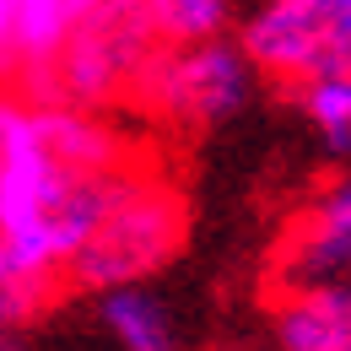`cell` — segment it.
Segmentation results:
<instances>
[{
	"label": "cell",
	"mask_w": 351,
	"mask_h": 351,
	"mask_svg": "<svg viewBox=\"0 0 351 351\" xmlns=\"http://www.w3.org/2000/svg\"><path fill=\"white\" fill-rule=\"evenodd\" d=\"M135 157L141 146L119 114L0 92V270L65 292V260Z\"/></svg>",
	"instance_id": "6da1fadb"
},
{
	"label": "cell",
	"mask_w": 351,
	"mask_h": 351,
	"mask_svg": "<svg viewBox=\"0 0 351 351\" xmlns=\"http://www.w3.org/2000/svg\"><path fill=\"white\" fill-rule=\"evenodd\" d=\"M189 243V200L168 168H157L146 152L119 173L114 195L92 221V232L65 260V292H114L157 281Z\"/></svg>",
	"instance_id": "7a4b0ae2"
},
{
	"label": "cell",
	"mask_w": 351,
	"mask_h": 351,
	"mask_svg": "<svg viewBox=\"0 0 351 351\" xmlns=\"http://www.w3.org/2000/svg\"><path fill=\"white\" fill-rule=\"evenodd\" d=\"M157 54H162V38H157L152 16L141 11V0H108L76 27V38L60 49V60L44 71V82L33 87L27 103L125 114V108H135L141 82Z\"/></svg>",
	"instance_id": "3957f363"
},
{
	"label": "cell",
	"mask_w": 351,
	"mask_h": 351,
	"mask_svg": "<svg viewBox=\"0 0 351 351\" xmlns=\"http://www.w3.org/2000/svg\"><path fill=\"white\" fill-rule=\"evenodd\" d=\"M254 92H260V71L227 33L206 44H162V54L141 82L135 108L168 130H211L238 119L254 103Z\"/></svg>",
	"instance_id": "277c9868"
},
{
	"label": "cell",
	"mask_w": 351,
	"mask_h": 351,
	"mask_svg": "<svg viewBox=\"0 0 351 351\" xmlns=\"http://www.w3.org/2000/svg\"><path fill=\"white\" fill-rule=\"evenodd\" d=\"M238 49L281 87L351 71V0H260L238 27Z\"/></svg>",
	"instance_id": "5b68a950"
},
{
	"label": "cell",
	"mask_w": 351,
	"mask_h": 351,
	"mask_svg": "<svg viewBox=\"0 0 351 351\" xmlns=\"http://www.w3.org/2000/svg\"><path fill=\"white\" fill-rule=\"evenodd\" d=\"M270 287H351V178L313 189L281 227Z\"/></svg>",
	"instance_id": "8992f818"
},
{
	"label": "cell",
	"mask_w": 351,
	"mask_h": 351,
	"mask_svg": "<svg viewBox=\"0 0 351 351\" xmlns=\"http://www.w3.org/2000/svg\"><path fill=\"white\" fill-rule=\"evenodd\" d=\"M108 0H0V92L33 97L60 49Z\"/></svg>",
	"instance_id": "52a82bcc"
},
{
	"label": "cell",
	"mask_w": 351,
	"mask_h": 351,
	"mask_svg": "<svg viewBox=\"0 0 351 351\" xmlns=\"http://www.w3.org/2000/svg\"><path fill=\"white\" fill-rule=\"evenodd\" d=\"M276 351H351V287H270Z\"/></svg>",
	"instance_id": "ba28073f"
},
{
	"label": "cell",
	"mask_w": 351,
	"mask_h": 351,
	"mask_svg": "<svg viewBox=\"0 0 351 351\" xmlns=\"http://www.w3.org/2000/svg\"><path fill=\"white\" fill-rule=\"evenodd\" d=\"M97 324L114 341V351H184L173 303L146 281V287H114L97 292Z\"/></svg>",
	"instance_id": "9c48e42d"
},
{
	"label": "cell",
	"mask_w": 351,
	"mask_h": 351,
	"mask_svg": "<svg viewBox=\"0 0 351 351\" xmlns=\"http://www.w3.org/2000/svg\"><path fill=\"white\" fill-rule=\"evenodd\" d=\"M162 44H206L227 38L238 22V0H141Z\"/></svg>",
	"instance_id": "30bf717a"
},
{
	"label": "cell",
	"mask_w": 351,
	"mask_h": 351,
	"mask_svg": "<svg viewBox=\"0 0 351 351\" xmlns=\"http://www.w3.org/2000/svg\"><path fill=\"white\" fill-rule=\"evenodd\" d=\"M292 97H298L303 119L319 130V141H324L335 157H346L351 152V71L308 76V82L292 87Z\"/></svg>",
	"instance_id": "8fae6325"
},
{
	"label": "cell",
	"mask_w": 351,
	"mask_h": 351,
	"mask_svg": "<svg viewBox=\"0 0 351 351\" xmlns=\"http://www.w3.org/2000/svg\"><path fill=\"white\" fill-rule=\"evenodd\" d=\"M54 298H60L54 281L5 276L0 270V330H27L33 319H44V308H54Z\"/></svg>",
	"instance_id": "7c38bea8"
},
{
	"label": "cell",
	"mask_w": 351,
	"mask_h": 351,
	"mask_svg": "<svg viewBox=\"0 0 351 351\" xmlns=\"http://www.w3.org/2000/svg\"><path fill=\"white\" fill-rule=\"evenodd\" d=\"M0 351H33L22 341V330H0Z\"/></svg>",
	"instance_id": "4fadbf2b"
}]
</instances>
